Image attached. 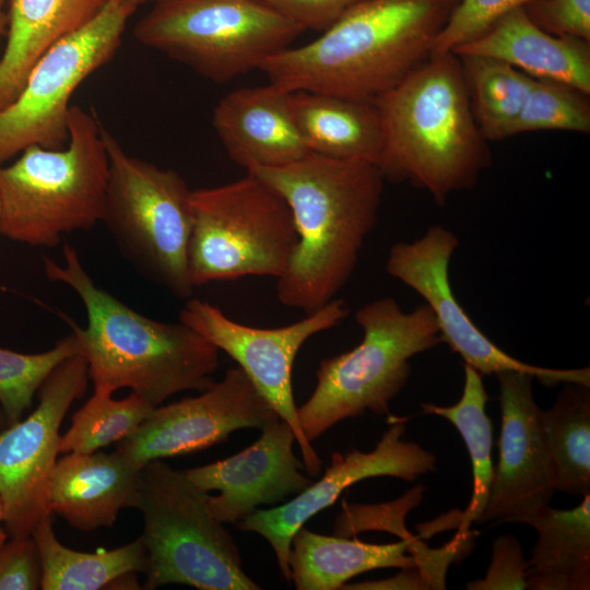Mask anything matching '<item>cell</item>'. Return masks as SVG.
Wrapping results in <instances>:
<instances>
[{
  "mask_svg": "<svg viewBox=\"0 0 590 590\" xmlns=\"http://www.w3.org/2000/svg\"><path fill=\"white\" fill-rule=\"evenodd\" d=\"M76 354L79 343L73 332L42 353L24 354L0 347V405L10 424L21 420L50 373Z\"/></svg>",
  "mask_w": 590,
  "mask_h": 590,
  "instance_id": "obj_31",
  "label": "cell"
},
{
  "mask_svg": "<svg viewBox=\"0 0 590 590\" xmlns=\"http://www.w3.org/2000/svg\"><path fill=\"white\" fill-rule=\"evenodd\" d=\"M8 533L4 528V511H3V505L0 499V546L7 541Z\"/></svg>",
  "mask_w": 590,
  "mask_h": 590,
  "instance_id": "obj_40",
  "label": "cell"
},
{
  "mask_svg": "<svg viewBox=\"0 0 590 590\" xmlns=\"http://www.w3.org/2000/svg\"><path fill=\"white\" fill-rule=\"evenodd\" d=\"M410 539L371 544L329 536L300 527L293 535L288 555L291 581L297 590L342 589L347 580L379 568H417Z\"/></svg>",
  "mask_w": 590,
  "mask_h": 590,
  "instance_id": "obj_24",
  "label": "cell"
},
{
  "mask_svg": "<svg viewBox=\"0 0 590 590\" xmlns=\"http://www.w3.org/2000/svg\"><path fill=\"white\" fill-rule=\"evenodd\" d=\"M404 434L405 423L397 420L371 451L354 449L345 455L333 453L331 464L319 481L279 507L256 509L237 522L238 529L258 533L269 542L283 577L290 582L293 535L311 517L330 507L344 489L369 477L393 476L413 482L436 471L434 453L405 440Z\"/></svg>",
  "mask_w": 590,
  "mask_h": 590,
  "instance_id": "obj_16",
  "label": "cell"
},
{
  "mask_svg": "<svg viewBox=\"0 0 590 590\" xmlns=\"http://www.w3.org/2000/svg\"><path fill=\"white\" fill-rule=\"evenodd\" d=\"M141 471L117 451L66 453L51 474L50 511L81 531L110 527L121 509L137 508Z\"/></svg>",
  "mask_w": 590,
  "mask_h": 590,
  "instance_id": "obj_20",
  "label": "cell"
},
{
  "mask_svg": "<svg viewBox=\"0 0 590 590\" xmlns=\"http://www.w3.org/2000/svg\"><path fill=\"white\" fill-rule=\"evenodd\" d=\"M209 494L185 471L160 460L142 467L137 508L146 550L144 589L184 585L200 590H259L239 548L208 506Z\"/></svg>",
  "mask_w": 590,
  "mask_h": 590,
  "instance_id": "obj_7",
  "label": "cell"
},
{
  "mask_svg": "<svg viewBox=\"0 0 590 590\" xmlns=\"http://www.w3.org/2000/svg\"><path fill=\"white\" fill-rule=\"evenodd\" d=\"M290 93L272 84L240 87L220 99L212 125L229 158L246 168L276 167L306 155Z\"/></svg>",
  "mask_w": 590,
  "mask_h": 590,
  "instance_id": "obj_19",
  "label": "cell"
},
{
  "mask_svg": "<svg viewBox=\"0 0 590 590\" xmlns=\"http://www.w3.org/2000/svg\"><path fill=\"white\" fill-rule=\"evenodd\" d=\"M64 148L24 149L0 165V235L40 247L64 234L102 222L109 175L108 155L96 117L79 106L69 111Z\"/></svg>",
  "mask_w": 590,
  "mask_h": 590,
  "instance_id": "obj_5",
  "label": "cell"
},
{
  "mask_svg": "<svg viewBox=\"0 0 590 590\" xmlns=\"http://www.w3.org/2000/svg\"><path fill=\"white\" fill-rule=\"evenodd\" d=\"M452 7L445 0H363L315 40L260 67L287 92L374 102L424 62Z\"/></svg>",
  "mask_w": 590,
  "mask_h": 590,
  "instance_id": "obj_3",
  "label": "cell"
},
{
  "mask_svg": "<svg viewBox=\"0 0 590 590\" xmlns=\"http://www.w3.org/2000/svg\"><path fill=\"white\" fill-rule=\"evenodd\" d=\"M456 55L473 116L484 138L498 141L511 137L533 78L492 57Z\"/></svg>",
  "mask_w": 590,
  "mask_h": 590,
  "instance_id": "obj_29",
  "label": "cell"
},
{
  "mask_svg": "<svg viewBox=\"0 0 590 590\" xmlns=\"http://www.w3.org/2000/svg\"><path fill=\"white\" fill-rule=\"evenodd\" d=\"M463 369V390L456 404L440 406L425 402L421 406L425 414L448 420L458 429L467 446L472 465L473 487L470 503L459 522V533L468 534L470 524L477 522L486 506L494 476V464L493 425L485 412L488 394L483 376L467 364Z\"/></svg>",
  "mask_w": 590,
  "mask_h": 590,
  "instance_id": "obj_28",
  "label": "cell"
},
{
  "mask_svg": "<svg viewBox=\"0 0 590 590\" xmlns=\"http://www.w3.org/2000/svg\"><path fill=\"white\" fill-rule=\"evenodd\" d=\"M62 253L63 263L44 257V272L75 292L85 308L86 327L70 326L94 388L113 393L129 388L156 408L176 393L200 392L214 381L220 352L214 345L180 320L149 318L96 285L71 245L64 244Z\"/></svg>",
  "mask_w": 590,
  "mask_h": 590,
  "instance_id": "obj_2",
  "label": "cell"
},
{
  "mask_svg": "<svg viewBox=\"0 0 590 590\" xmlns=\"http://www.w3.org/2000/svg\"><path fill=\"white\" fill-rule=\"evenodd\" d=\"M446 2H448L452 8L459 3L460 0H445Z\"/></svg>",
  "mask_w": 590,
  "mask_h": 590,
  "instance_id": "obj_43",
  "label": "cell"
},
{
  "mask_svg": "<svg viewBox=\"0 0 590 590\" xmlns=\"http://www.w3.org/2000/svg\"><path fill=\"white\" fill-rule=\"evenodd\" d=\"M32 538L39 555L43 590L109 588L146 570L148 554L140 536L118 548L79 552L59 542L49 516L37 523Z\"/></svg>",
  "mask_w": 590,
  "mask_h": 590,
  "instance_id": "obj_26",
  "label": "cell"
},
{
  "mask_svg": "<svg viewBox=\"0 0 590 590\" xmlns=\"http://www.w3.org/2000/svg\"><path fill=\"white\" fill-rule=\"evenodd\" d=\"M451 52L492 57L533 79L560 82L590 94V40L542 30L523 7Z\"/></svg>",
  "mask_w": 590,
  "mask_h": 590,
  "instance_id": "obj_21",
  "label": "cell"
},
{
  "mask_svg": "<svg viewBox=\"0 0 590 590\" xmlns=\"http://www.w3.org/2000/svg\"><path fill=\"white\" fill-rule=\"evenodd\" d=\"M292 427L281 418L261 429L249 447L224 460L185 470L200 489L219 495L208 497L212 516L222 523H237L261 505L297 495L312 481L294 451Z\"/></svg>",
  "mask_w": 590,
  "mask_h": 590,
  "instance_id": "obj_18",
  "label": "cell"
},
{
  "mask_svg": "<svg viewBox=\"0 0 590 590\" xmlns=\"http://www.w3.org/2000/svg\"><path fill=\"white\" fill-rule=\"evenodd\" d=\"M459 246L457 235L441 225L428 227L411 243L389 250L387 273L416 292L433 310L442 342L482 376L514 370L532 375L540 384L590 386V368H547L517 359L497 346L468 316L450 285L449 263Z\"/></svg>",
  "mask_w": 590,
  "mask_h": 590,
  "instance_id": "obj_14",
  "label": "cell"
},
{
  "mask_svg": "<svg viewBox=\"0 0 590 590\" xmlns=\"http://www.w3.org/2000/svg\"><path fill=\"white\" fill-rule=\"evenodd\" d=\"M135 7L109 0L88 24L49 48L17 96L0 109V165L31 145L59 150L69 140L70 98L118 50Z\"/></svg>",
  "mask_w": 590,
  "mask_h": 590,
  "instance_id": "obj_11",
  "label": "cell"
},
{
  "mask_svg": "<svg viewBox=\"0 0 590 590\" xmlns=\"http://www.w3.org/2000/svg\"><path fill=\"white\" fill-rule=\"evenodd\" d=\"M290 99L309 152L377 165L382 131L374 102L308 91L291 92Z\"/></svg>",
  "mask_w": 590,
  "mask_h": 590,
  "instance_id": "obj_23",
  "label": "cell"
},
{
  "mask_svg": "<svg viewBox=\"0 0 590 590\" xmlns=\"http://www.w3.org/2000/svg\"><path fill=\"white\" fill-rule=\"evenodd\" d=\"M304 30L326 31L363 0H259Z\"/></svg>",
  "mask_w": 590,
  "mask_h": 590,
  "instance_id": "obj_37",
  "label": "cell"
},
{
  "mask_svg": "<svg viewBox=\"0 0 590 590\" xmlns=\"http://www.w3.org/2000/svg\"><path fill=\"white\" fill-rule=\"evenodd\" d=\"M374 103L382 131L376 166L385 179L409 181L441 208L451 193L473 189L491 165L455 52L430 54Z\"/></svg>",
  "mask_w": 590,
  "mask_h": 590,
  "instance_id": "obj_4",
  "label": "cell"
},
{
  "mask_svg": "<svg viewBox=\"0 0 590 590\" xmlns=\"http://www.w3.org/2000/svg\"><path fill=\"white\" fill-rule=\"evenodd\" d=\"M541 130L589 133V94L560 82L533 79L512 135Z\"/></svg>",
  "mask_w": 590,
  "mask_h": 590,
  "instance_id": "obj_32",
  "label": "cell"
},
{
  "mask_svg": "<svg viewBox=\"0 0 590 590\" xmlns=\"http://www.w3.org/2000/svg\"><path fill=\"white\" fill-rule=\"evenodd\" d=\"M7 0H0V55L2 52V42L7 36L8 30V11H5Z\"/></svg>",
  "mask_w": 590,
  "mask_h": 590,
  "instance_id": "obj_39",
  "label": "cell"
},
{
  "mask_svg": "<svg viewBox=\"0 0 590 590\" xmlns=\"http://www.w3.org/2000/svg\"><path fill=\"white\" fill-rule=\"evenodd\" d=\"M118 1L131 4V5L135 7V8H138L142 3H145V2H149V1L157 2V1H161V0H118Z\"/></svg>",
  "mask_w": 590,
  "mask_h": 590,
  "instance_id": "obj_41",
  "label": "cell"
},
{
  "mask_svg": "<svg viewBox=\"0 0 590 590\" xmlns=\"http://www.w3.org/2000/svg\"><path fill=\"white\" fill-rule=\"evenodd\" d=\"M349 314L346 303L335 297L298 321L263 329L239 323L209 302L189 298L179 312V320L225 352L245 371L279 417L292 427L304 468L316 476L322 461L300 427L292 369L298 351L309 338L335 327Z\"/></svg>",
  "mask_w": 590,
  "mask_h": 590,
  "instance_id": "obj_12",
  "label": "cell"
},
{
  "mask_svg": "<svg viewBox=\"0 0 590 590\" xmlns=\"http://www.w3.org/2000/svg\"><path fill=\"white\" fill-rule=\"evenodd\" d=\"M354 317L363 330L361 343L320 362L316 387L297 410L310 442L366 411L389 414L390 401L411 375L410 359L442 343L426 303L404 311L394 298L381 297L363 305Z\"/></svg>",
  "mask_w": 590,
  "mask_h": 590,
  "instance_id": "obj_6",
  "label": "cell"
},
{
  "mask_svg": "<svg viewBox=\"0 0 590 590\" xmlns=\"http://www.w3.org/2000/svg\"><path fill=\"white\" fill-rule=\"evenodd\" d=\"M541 422L556 492L590 493V386L565 384Z\"/></svg>",
  "mask_w": 590,
  "mask_h": 590,
  "instance_id": "obj_27",
  "label": "cell"
},
{
  "mask_svg": "<svg viewBox=\"0 0 590 590\" xmlns=\"http://www.w3.org/2000/svg\"><path fill=\"white\" fill-rule=\"evenodd\" d=\"M109 175L102 222L125 258L173 295L190 298L191 192L182 177L126 153L102 129Z\"/></svg>",
  "mask_w": 590,
  "mask_h": 590,
  "instance_id": "obj_9",
  "label": "cell"
},
{
  "mask_svg": "<svg viewBox=\"0 0 590 590\" xmlns=\"http://www.w3.org/2000/svg\"><path fill=\"white\" fill-rule=\"evenodd\" d=\"M465 589H528L527 560L518 539L512 535L497 538L493 544L491 564L484 578L469 582Z\"/></svg>",
  "mask_w": 590,
  "mask_h": 590,
  "instance_id": "obj_35",
  "label": "cell"
},
{
  "mask_svg": "<svg viewBox=\"0 0 590 590\" xmlns=\"http://www.w3.org/2000/svg\"><path fill=\"white\" fill-rule=\"evenodd\" d=\"M246 172L284 198L298 236L276 279L278 299L312 312L334 299L351 279L377 224L385 178L371 163L312 152L286 165Z\"/></svg>",
  "mask_w": 590,
  "mask_h": 590,
  "instance_id": "obj_1",
  "label": "cell"
},
{
  "mask_svg": "<svg viewBox=\"0 0 590 590\" xmlns=\"http://www.w3.org/2000/svg\"><path fill=\"white\" fill-rule=\"evenodd\" d=\"M187 264L193 288L249 275L279 279L298 236L284 198L257 176L192 190Z\"/></svg>",
  "mask_w": 590,
  "mask_h": 590,
  "instance_id": "obj_8",
  "label": "cell"
},
{
  "mask_svg": "<svg viewBox=\"0 0 590 590\" xmlns=\"http://www.w3.org/2000/svg\"><path fill=\"white\" fill-rule=\"evenodd\" d=\"M88 378L82 355L64 359L40 386L37 408L0 430V499L9 538L31 536L52 515L48 493L60 426L71 404L84 396Z\"/></svg>",
  "mask_w": 590,
  "mask_h": 590,
  "instance_id": "obj_13",
  "label": "cell"
},
{
  "mask_svg": "<svg viewBox=\"0 0 590 590\" xmlns=\"http://www.w3.org/2000/svg\"><path fill=\"white\" fill-rule=\"evenodd\" d=\"M109 0H10L0 55V109L20 93L35 62L88 24Z\"/></svg>",
  "mask_w": 590,
  "mask_h": 590,
  "instance_id": "obj_22",
  "label": "cell"
},
{
  "mask_svg": "<svg viewBox=\"0 0 590 590\" xmlns=\"http://www.w3.org/2000/svg\"><path fill=\"white\" fill-rule=\"evenodd\" d=\"M280 420L270 402L236 366L196 397L156 406L116 451L132 464L190 455L225 441L239 429H262Z\"/></svg>",
  "mask_w": 590,
  "mask_h": 590,
  "instance_id": "obj_15",
  "label": "cell"
},
{
  "mask_svg": "<svg viewBox=\"0 0 590 590\" xmlns=\"http://www.w3.org/2000/svg\"><path fill=\"white\" fill-rule=\"evenodd\" d=\"M523 8L551 34L590 40V0H538Z\"/></svg>",
  "mask_w": 590,
  "mask_h": 590,
  "instance_id": "obj_34",
  "label": "cell"
},
{
  "mask_svg": "<svg viewBox=\"0 0 590 590\" xmlns=\"http://www.w3.org/2000/svg\"><path fill=\"white\" fill-rule=\"evenodd\" d=\"M9 539L0 546V590L40 589L42 567L34 539Z\"/></svg>",
  "mask_w": 590,
  "mask_h": 590,
  "instance_id": "obj_36",
  "label": "cell"
},
{
  "mask_svg": "<svg viewBox=\"0 0 590 590\" xmlns=\"http://www.w3.org/2000/svg\"><path fill=\"white\" fill-rule=\"evenodd\" d=\"M303 32L259 0H161L133 35L200 75L225 83L260 69Z\"/></svg>",
  "mask_w": 590,
  "mask_h": 590,
  "instance_id": "obj_10",
  "label": "cell"
},
{
  "mask_svg": "<svg viewBox=\"0 0 590 590\" xmlns=\"http://www.w3.org/2000/svg\"><path fill=\"white\" fill-rule=\"evenodd\" d=\"M502 429L486 506L476 523L518 522L548 506L555 494L541 410L532 391L534 377L507 370L495 375Z\"/></svg>",
  "mask_w": 590,
  "mask_h": 590,
  "instance_id": "obj_17",
  "label": "cell"
},
{
  "mask_svg": "<svg viewBox=\"0 0 590 590\" xmlns=\"http://www.w3.org/2000/svg\"><path fill=\"white\" fill-rule=\"evenodd\" d=\"M538 0H460L435 37L430 54L453 51L486 32L506 13Z\"/></svg>",
  "mask_w": 590,
  "mask_h": 590,
  "instance_id": "obj_33",
  "label": "cell"
},
{
  "mask_svg": "<svg viewBox=\"0 0 590 590\" xmlns=\"http://www.w3.org/2000/svg\"><path fill=\"white\" fill-rule=\"evenodd\" d=\"M10 423L0 405V430H2L3 428H5L7 426H9Z\"/></svg>",
  "mask_w": 590,
  "mask_h": 590,
  "instance_id": "obj_42",
  "label": "cell"
},
{
  "mask_svg": "<svg viewBox=\"0 0 590 590\" xmlns=\"http://www.w3.org/2000/svg\"><path fill=\"white\" fill-rule=\"evenodd\" d=\"M518 522L536 532L527 560L528 589H590V493L571 509L548 505Z\"/></svg>",
  "mask_w": 590,
  "mask_h": 590,
  "instance_id": "obj_25",
  "label": "cell"
},
{
  "mask_svg": "<svg viewBox=\"0 0 590 590\" xmlns=\"http://www.w3.org/2000/svg\"><path fill=\"white\" fill-rule=\"evenodd\" d=\"M111 394L105 388H94V394L60 436L59 453H91L118 442L137 430L155 409L132 392L120 400Z\"/></svg>",
  "mask_w": 590,
  "mask_h": 590,
  "instance_id": "obj_30",
  "label": "cell"
},
{
  "mask_svg": "<svg viewBox=\"0 0 590 590\" xmlns=\"http://www.w3.org/2000/svg\"><path fill=\"white\" fill-rule=\"evenodd\" d=\"M342 589H430L426 578L417 568H403L400 574L384 580H369L344 585Z\"/></svg>",
  "mask_w": 590,
  "mask_h": 590,
  "instance_id": "obj_38",
  "label": "cell"
}]
</instances>
